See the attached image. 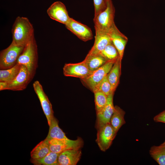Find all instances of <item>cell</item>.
Wrapping results in <instances>:
<instances>
[{
  "label": "cell",
  "mask_w": 165,
  "mask_h": 165,
  "mask_svg": "<svg viewBox=\"0 0 165 165\" xmlns=\"http://www.w3.org/2000/svg\"><path fill=\"white\" fill-rule=\"evenodd\" d=\"M37 46L34 36L26 44L17 63L27 68L32 79L38 67Z\"/></svg>",
  "instance_id": "obj_2"
},
{
  "label": "cell",
  "mask_w": 165,
  "mask_h": 165,
  "mask_svg": "<svg viewBox=\"0 0 165 165\" xmlns=\"http://www.w3.org/2000/svg\"><path fill=\"white\" fill-rule=\"evenodd\" d=\"M149 152L151 156L159 164L165 165V144L151 147Z\"/></svg>",
  "instance_id": "obj_23"
},
{
  "label": "cell",
  "mask_w": 165,
  "mask_h": 165,
  "mask_svg": "<svg viewBox=\"0 0 165 165\" xmlns=\"http://www.w3.org/2000/svg\"><path fill=\"white\" fill-rule=\"evenodd\" d=\"M96 113L101 110L106 104L108 96L101 91H97L94 92Z\"/></svg>",
  "instance_id": "obj_26"
},
{
  "label": "cell",
  "mask_w": 165,
  "mask_h": 165,
  "mask_svg": "<svg viewBox=\"0 0 165 165\" xmlns=\"http://www.w3.org/2000/svg\"><path fill=\"white\" fill-rule=\"evenodd\" d=\"M79 149H69L60 153L58 158V165H75L82 155Z\"/></svg>",
  "instance_id": "obj_14"
},
{
  "label": "cell",
  "mask_w": 165,
  "mask_h": 165,
  "mask_svg": "<svg viewBox=\"0 0 165 165\" xmlns=\"http://www.w3.org/2000/svg\"><path fill=\"white\" fill-rule=\"evenodd\" d=\"M48 141L50 151L59 154L68 150L80 149L83 145V140L80 138L75 140L52 139Z\"/></svg>",
  "instance_id": "obj_8"
},
{
  "label": "cell",
  "mask_w": 165,
  "mask_h": 165,
  "mask_svg": "<svg viewBox=\"0 0 165 165\" xmlns=\"http://www.w3.org/2000/svg\"><path fill=\"white\" fill-rule=\"evenodd\" d=\"M116 60L108 61L89 76L81 80L94 92L97 86L110 71Z\"/></svg>",
  "instance_id": "obj_6"
},
{
  "label": "cell",
  "mask_w": 165,
  "mask_h": 165,
  "mask_svg": "<svg viewBox=\"0 0 165 165\" xmlns=\"http://www.w3.org/2000/svg\"><path fill=\"white\" fill-rule=\"evenodd\" d=\"M59 154L50 151L44 157L38 159H31V162L36 165H58Z\"/></svg>",
  "instance_id": "obj_24"
},
{
  "label": "cell",
  "mask_w": 165,
  "mask_h": 165,
  "mask_svg": "<svg viewBox=\"0 0 165 165\" xmlns=\"http://www.w3.org/2000/svg\"><path fill=\"white\" fill-rule=\"evenodd\" d=\"M89 70L92 72L104 65L108 61L101 54H87L83 60Z\"/></svg>",
  "instance_id": "obj_17"
},
{
  "label": "cell",
  "mask_w": 165,
  "mask_h": 165,
  "mask_svg": "<svg viewBox=\"0 0 165 165\" xmlns=\"http://www.w3.org/2000/svg\"><path fill=\"white\" fill-rule=\"evenodd\" d=\"M25 46L18 45L12 42L9 46L1 51L0 69L4 70L11 68L17 63V59Z\"/></svg>",
  "instance_id": "obj_4"
},
{
  "label": "cell",
  "mask_w": 165,
  "mask_h": 165,
  "mask_svg": "<svg viewBox=\"0 0 165 165\" xmlns=\"http://www.w3.org/2000/svg\"><path fill=\"white\" fill-rule=\"evenodd\" d=\"M33 86L34 90L39 99L49 126L52 119L54 117L52 104L45 93L42 85L38 81H35L33 83Z\"/></svg>",
  "instance_id": "obj_9"
},
{
  "label": "cell",
  "mask_w": 165,
  "mask_h": 165,
  "mask_svg": "<svg viewBox=\"0 0 165 165\" xmlns=\"http://www.w3.org/2000/svg\"><path fill=\"white\" fill-rule=\"evenodd\" d=\"M109 34L112 42L118 52L119 58L121 61L127 42V39L118 29L112 31Z\"/></svg>",
  "instance_id": "obj_16"
},
{
  "label": "cell",
  "mask_w": 165,
  "mask_h": 165,
  "mask_svg": "<svg viewBox=\"0 0 165 165\" xmlns=\"http://www.w3.org/2000/svg\"><path fill=\"white\" fill-rule=\"evenodd\" d=\"M47 12L50 18L64 25L69 21L71 18L65 6L60 1L53 3L47 9Z\"/></svg>",
  "instance_id": "obj_12"
},
{
  "label": "cell",
  "mask_w": 165,
  "mask_h": 165,
  "mask_svg": "<svg viewBox=\"0 0 165 165\" xmlns=\"http://www.w3.org/2000/svg\"><path fill=\"white\" fill-rule=\"evenodd\" d=\"M90 71L83 61L77 63L65 64L63 68V72L65 76L78 78L81 79L90 75Z\"/></svg>",
  "instance_id": "obj_11"
},
{
  "label": "cell",
  "mask_w": 165,
  "mask_h": 165,
  "mask_svg": "<svg viewBox=\"0 0 165 165\" xmlns=\"http://www.w3.org/2000/svg\"><path fill=\"white\" fill-rule=\"evenodd\" d=\"M109 0H93L94 7V17L106 8Z\"/></svg>",
  "instance_id": "obj_28"
},
{
  "label": "cell",
  "mask_w": 165,
  "mask_h": 165,
  "mask_svg": "<svg viewBox=\"0 0 165 165\" xmlns=\"http://www.w3.org/2000/svg\"><path fill=\"white\" fill-rule=\"evenodd\" d=\"M66 28L84 42L93 38V36L91 29L84 24L71 18L69 21L65 25Z\"/></svg>",
  "instance_id": "obj_10"
},
{
  "label": "cell",
  "mask_w": 165,
  "mask_h": 165,
  "mask_svg": "<svg viewBox=\"0 0 165 165\" xmlns=\"http://www.w3.org/2000/svg\"><path fill=\"white\" fill-rule=\"evenodd\" d=\"M115 108L110 122L117 133L120 128L126 123L124 118L125 112L117 106H115Z\"/></svg>",
  "instance_id": "obj_21"
},
{
  "label": "cell",
  "mask_w": 165,
  "mask_h": 165,
  "mask_svg": "<svg viewBox=\"0 0 165 165\" xmlns=\"http://www.w3.org/2000/svg\"><path fill=\"white\" fill-rule=\"evenodd\" d=\"M32 80L27 68L22 65L18 74L13 81L9 83L0 82V90H24Z\"/></svg>",
  "instance_id": "obj_5"
},
{
  "label": "cell",
  "mask_w": 165,
  "mask_h": 165,
  "mask_svg": "<svg viewBox=\"0 0 165 165\" xmlns=\"http://www.w3.org/2000/svg\"><path fill=\"white\" fill-rule=\"evenodd\" d=\"M50 151L49 141L46 138L40 142L31 151L30 153L31 159L42 158Z\"/></svg>",
  "instance_id": "obj_20"
},
{
  "label": "cell",
  "mask_w": 165,
  "mask_h": 165,
  "mask_svg": "<svg viewBox=\"0 0 165 165\" xmlns=\"http://www.w3.org/2000/svg\"><path fill=\"white\" fill-rule=\"evenodd\" d=\"M32 25L26 17L18 16L16 19L12 29V41L16 44L25 46L34 37Z\"/></svg>",
  "instance_id": "obj_1"
},
{
  "label": "cell",
  "mask_w": 165,
  "mask_h": 165,
  "mask_svg": "<svg viewBox=\"0 0 165 165\" xmlns=\"http://www.w3.org/2000/svg\"><path fill=\"white\" fill-rule=\"evenodd\" d=\"M114 93L108 96L107 101L104 107L97 112L96 128L97 129L109 123L111 116L115 110L113 104Z\"/></svg>",
  "instance_id": "obj_13"
},
{
  "label": "cell",
  "mask_w": 165,
  "mask_h": 165,
  "mask_svg": "<svg viewBox=\"0 0 165 165\" xmlns=\"http://www.w3.org/2000/svg\"><path fill=\"white\" fill-rule=\"evenodd\" d=\"M121 61L119 57L107 75V78L111 85L113 92L115 90L119 82Z\"/></svg>",
  "instance_id": "obj_18"
},
{
  "label": "cell",
  "mask_w": 165,
  "mask_h": 165,
  "mask_svg": "<svg viewBox=\"0 0 165 165\" xmlns=\"http://www.w3.org/2000/svg\"><path fill=\"white\" fill-rule=\"evenodd\" d=\"M156 122H162L165 123V110L155 116L153 118Z\"/></svg>",
  "instance_id": "obj_29"
},
{
  "label": "cell",
  "mask_w": 165,
  "mask_h": 165,
  "mask_svg": "<svg viewBox=\"0 0 165 165\" xmlns=\"http://www.w3.org/2000/svg\"><path fill=\"white\" fill-rule=\"evenodd\" d=\"M97 130L96 141L100 149L105 152L110 146L117 133L110 122Z\"/></svg>",
  "instance_id": "obj_7"
},
{
  "label": "cell",
  "mask_w": 165,
  "mask_h": 165,
  "mask_svg": "<svg viewBox=\"0 0 165 165\" xmlns=\"http://www.w3.org/2000/svg\"><path fill=\"white\" fill-rule=\"evenodd\" d=\"M162 144H165V141Z\"/></svg>",
  "instance_id": "obj_30"
},
{
  "label": "cell",
  "mask_w": 165,
  "mask_h": 165,
  "mask_svg": "<svg viewBox=\"0 0 165 165\" xmlns=\"http://www.w3.org/2000/svg\"><path fill=\"white\" fill-rule=\"evenodd\" d=\"M97 91H101L107 96L114 93L112 91L111 85L108 80L107 75L98 84L93 92Z\"/></svg>",
  "instance_id": "obj_27"
},
{
  "label": "cell",
  "mask_w": 165,
  "mask_h": 165,
  "mask_svg": "<svg viewBox=\"0 0 165 165\" xmlns=\"http://www.w3.org/2000/svg\"><path fill=\"white\" fill-rule=\"evenodd\" d=\"M115 9L112 0H109L106 9L94 17L95 32L109 34L117 29L114 22Z\"/></svg>",
  "instance_id": "obj_3"
},
{
  "label": "cell",
  "mask_w": 165,
  "mask_h": 165,
  "mask_svg": "<svg viewBox=\"0 0 165 165\" xmlns=\"http://www.w3.org/2000/svg\"><path fill=\"white\" fill-rule=\"evenodd\" d=\"M49 133L46 139L48 140L52 139L68 140L69 139L58 125V120L54 117L52 119Z\"/></svg>",
  "instance_id": "obj_19"
},
{
  "label": "cell",
  "mask_w": 165,
  "mask_h": 165,
  "mask_svg": "<svg viewBox=\"0 0 165 165\" xmlns=\"http://www.w3.org/2000/svg\"><path fill=\"white\" fill-rule=\"evenodd\" d=\"M100 53L107 61L116 60L119 57L118 52L112 41Z\"/></svg>",
  "instance_id": "obj_25"
},
{
  "label": "cell",
  "mask_w": 165,
  "mask_h": 165,
  "mask_svg": "<svg viewBox=\"0 0 165 165\" xmlns=\"http://www.w3.org/2000/svg\"><path fill=\"white\" fill-rule=\"evenodd\" d=\"M95 33L94 44L88 54L100 53L106 46L112 42L109 34L99 32Z\"/></svg>",
  "instance_id": "obj_15"
},
{
  "label": "cell",
  "mask_w": 165,
  "mask_h": 165,
  "mask_svg": "<svg viewBox=\"0 0 165 165\" xmlns=\"http://www.w3.org/2000/svg\"><path fill=\"white\" fill-rule=\"evenodd\" d=\"M22 65L17 63L12 67L0 70V82L9 83L13 81L18 74Z\"/></svg>",
  "instance_id": "obj_22"
}]
</instances>
